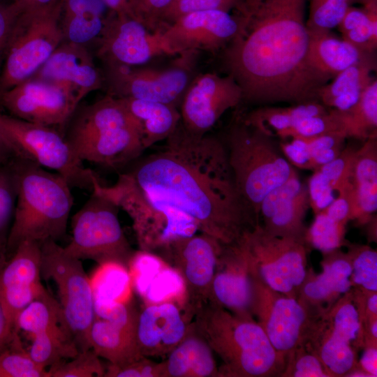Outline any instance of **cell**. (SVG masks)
Returning <instances> with one entry per match:
<instances>
[{
	"mask_svg": "<svg viewBox=\"0 0 377 377\" xmlns=\"http://www.w3.org/2000/svg\"><path fill=\"white\" fill-rule=\"evenodd\" d=\"M165 140L160 150L130 163L111 188L177 208L225 245L260 223L237 190L221 140L193 135L180 123Z\"/></svg>",
	"mask_w": 377,
	"mask_h": 377,
	"instance_id": "6da1fadb",
	"label": "cell"
},
{
	"mask_svg": "<svg viewBox=\"0 0 377 377\" xmlns=\"http://www.w3.org/2000/svg\"><path fill=\"white\" fill-rule=\"evenodd\" d=\"M307 0H243L236 33L221 51L222 67L255 103L318 101L326 83L308 61Z\"/></svg>",
	"mask_w": 377,
	"mask_h": 377,
	"instance_id": "7a4b0ae2",
	"label": "cell"
},
{
	"mask_svg": "<svg viewBox=\"0 0 377 377\" xmlns=\"http://www.w3.org/2000/svg\"><path fill=\"white\" fill-rule=\"evenodd\" d=\"M222 361L219 377L280 376L286 360L253 317L208 302L191 322Z\"/></svg>",
	"mask_w": 377,
	"mask_h": 377,
	"instance_id": "3957f363",
	"label": "cell"
},
{
	"mask_svg": "<svg viewBox=\"0 0 377 377\" xmlns=\"http://www.w3.org/2000/svg\"><path fill=\"white\" fill-rule=\"evenodd\" d=\"M15 163L17 195L6 256L24 241L41 244L64 237L73 203L72 188L60 175L20 157Z\"/></svg>",
	"mask_w": 377,
	"mask_h": 377,
	"instance_id": "277c9868",
	"label": "cell"
},
{
	"mask_svg": "<svg viewBox=\"0 0 377 377\" xmlns=\"http://www.w3.org/2000/svg\"><path fill=\"white\" fill-rule=\"evenodd\" d=\"M65 125L67 128L61 132L83 162L119 168L144 151L138 121L119 98L109 94L82 108L77 107Z\"/></svg>",
	"mask_w": 377,
	"mask_h": 377,
	"instance_id": "5b68a950",
	"label": "cell"
},
{
	"mask_svg": "<svg viewBox=\"0 0 377 377\" xmlns=\"http://www.w3.org/2000/svg\"><path fill=\"white\" fill-rule=\"evenodd\" d=\"M225 147L237 190L260 221L263 198L296 171L279 154L271 136L243 117L235 119L230 127Z\"/></svg>",
	"mask_w": 377,
	"mask_h": 377,
	"instance_id": "8992f818",
	"label": "cell"
},
{
	"mask_svg": "<svg viewBox=\"0 0 377 377\" xmlns=\"http://www.w3.org/2000/svg\"><path fill=\"white\" fill-rule=\"evenodd\" d=\"M62 0L22 9L6 43L0 73V93L32 77L64 40Z\"/></svg>",
	"mask_w": 377,
	"mask_h": 377,
	"instance_id": "52a82bcc",
	"label": "cell"
},
{
	"mask_svg": "<svg viewBox=\"0 0 377 377\" xmlns=\"http://www.w3.org/2000/svg\"><path fill=\"white\" fill-rule=\"evenodd\" d=\"M0 131L18 157L63 177L71 188L91 192L98 176L76 155L63 133L54 126L0 114Z\"/></svg>",
	"mask_w": 377,
	"mask_h": 377,
	"instance_id": "ba28073f",
	"label": "cell"
},
{
	"mask_svg": "<svg viewBox=\"0 0 377 377\" xmlns=\"http://www.w3.org/2000/svg\"><path fill=\"white\" fill-rule=\"evenodd\" d=\"M40 274L52 280L66 329L79 351L91 348L89 332L96 318L91 281L81 260L68 254L57 241L40 244Z\"/></svg>",
	"mask_w": 377,
	"mask_h": 377,
	"instance_id": "9c48e42d",
	"label": "cell"
},
{
	"mask_svg": "<svg viewBox=\"0 0 377 377\" xmlns=\"http://www.w3.org/2000/svg\"><path fill=\"white\" fill-rule=\"evenodd\" d=\"M306 343L330 377H345L359 366L365 332L353 288L316 318Z\"/></svg>",
	"mask_w": 377,
	"mask_h": 377,
	"instance_id": "30bf717a",
	"label": "cell"
},
{
	"mask_svg": "<svg viewBox=\"0 0 377 377\" xmlns=\"http://www.w3.org/2000/svg\"><path fill=\"white\" fill-rule=\"evenodd\" d=\"M72 219V238L64 247L70 256L99 265L114 262L128 267L133 252L118 218L119 207L92 191Z\"/></svg>",
	"mask_w": 377,
	"mask_h": 377,
	"instance_id": "8fae6325",
	"label": "cell"
},
{
	"mask_svg": "<svg viewBox=\"0 0 377 377\" xmlns=\"http://www.w3.org/2000/svg\"><path fill=\"white\" fill-rule=\"evenodd\" d=\"M199 52L178 54L165 68L104 66V86L108 94L117 98H131L158 102L176 107L195 75Z\"/></svg>",
	"mask_w": 377,
	"mask_h": 377,
	"instance_id": "7c38bea8",
	"label": "cell"
},
{
	"mask_svg": "<svg viewBox=\"0 0 377 377\" xmlns=\"http://www.w3.org/2000/svg\"><path fill=\"white\" fill-rule=\"evenodd\" d=\"M252 274L271 288L297 299L307 273L305 242L274 236L260 223L241 238Z\"/></svg>",
	"mask_w": 377,
	"mask_h": 377,
	"instance_id": "4fadbf2b",
	"label": "cell"
},
{
	"mask_svg": "<svg viewBox=\"0 0 377 377\" xmlns=\"http://www.w3.org/2000/svg\"><path fill=\"white\" fill-rule=\"evenodd\" d=\"M96 189L130 216L140 250L156 254L170 243L199 231L192 218L167 204L103 184Z\"/></svg>",
	"mask_w": 377,
	"mask_h": 377,
	"instance_id": "5bb4252c",
	"label": "cell"
},
{
	"mask_svg": "<svg viewBox=\"0 0 377 377\" xmlns=\"http://www.w3.org/2000/svg\"><path fill=\"white\" fill-rule=\"evenodd\" d=\"M222 246L219 241L201 232L177 239L156 253L174 268L183 281L182 310L189 323L209 302Z\"/></svg>",
	"mask_w": 377,
	"mask_h": 377,
	"instance_id": "9a60e30c",
	"label": "cell"
},
{
	"mask_svg": "<svg viewBox=\"0 0 377 377\" xmlns=\"http://www.w3.org/2000/svg\"><path fill=\"white\" fill-rule=\"evenodd\" d=\"M251 274L252 316L286 362L290 353L306 343L318 316L313 314L297 299L271 288L258 276Z\"/></svg>",
	"mask_w": 377,
	"mask_h": 377,
	"instance_id": "2e32d148",
	"label": "cell"
},
{
	"mask_svg": "<svg viewBox=\"0 0 377 377\" xmlns=\"http://www.w3.org/2000/svg\"><path fill=\"white\" fill-rule=\"evenodd\" d=\"M96 54L104 66H138L161 55H175L162 36L141 21L110 10L96 41Z\"/></svg>",
	"mask_w": 377,
	"mask_h": 377,
	"instance_id": "e0dca14e",
	"label": "cell"
},
{
	"mask_svg": "<svg viewBox=\"0 0 377 377\" xmlns=\"http://www.w3.org/2000/svg\"><path fill=\"white\" fill-rule=\"evenodd\" d=\"M79 104L68 87L34 76L0 93L10 115L54 127H64Z\"/></svg>",
	"mask_w": 377,
	"mask_h": 377,
	"instance_id": "ac0fdd59",
	"label": "cell"
},
{
	"mask_svg": "<svg viewBox=\"0 0 377 377\" xmlns=\"http://www.w3.org/2000/svg\"><path fill=\"white\" fill-rule=\"evenodd\" d=\"M241 102L242 89L231 75H195L179 105L180 124L187 133L204 135L227 110Z\"/></svg>",
	"mask_w": 377,
	"mask_h": 377,
	"instance_id": "d6986e66",
	"label": "cell"
},
{
	"mask_svg": "<svg viewBox=\"0 0 377 377\" xmlns=\"http://www.w3.org/2000/svg\"><path fill=\"white\" fill-rule=\"evenodd\" d=\"M10 256L0 273V305L8 325L17 332L20 312L46 290L40 281V243L24 241Z\"/></svg>",
	"mask_w": 377,
	"mask_h": 377,
	"instance_id": "ffe728a7",
	"label": "cell"
},
{
	"mask_svg": "<svg viewBox=\"0 0 377 377\" xmlns=\"http://www.w3.org/2000/svg\"><path fill=\"white\" fill-rule=\"evenodd\" d=\"M237 24L232 14L205 10L184 15L162 29L175 54L184 51L221 52L235 36Z\"/></svg>",
	"mask_w": 377,
	"mask_h": 377,
	"instance_id": "44dd1931",
	"label": "cell"
},
{
	"mask_svg": "<svg viewBox=\"0 0 377 377\" xmlns=\"http://www.w3.org/2000/svg\"><path fill=\"white\" fill-rule=\"evenodd\" d=\"M253 279L241 242L225 245L219 256L209 302L242 316L253 317Z\"/></svg>",
	"mask_w": 377,
	"mask_h": 377,
	"instance_id": "7402d4cb",
	"label": "cell"
},
{
	"mask_svg": "<svg viewBox=\"0 0 377 377\" xmlns=\"http://www.w3.org/2000/svg\"><path fill=\"white\" fill-rule=\"evenodd\" d=\"M309 207L307 184L300 180L295 172L262 200L259 212L263 220L260 225L272 235L305 242L307 228L304 220Z\"/></svg>",
	"mask_w": 377,
	"mask_h": 377,
	"instance_id": "603a6c76",
	"label": "cell"
},
{
	"mask_svg": "<svg viewBox=\"0 0 377 377\" xmlns=\"http://www.w3.org/2000/svg\"><path fill=\"white\" fill-rule=\"evenodd\" d=\"M68 87L80 101L104 86V76L87 46L63 40L33 75Z\"/></svg>",
	"mask_w": 377,
	"mask_h": 377,
	"instance_id": "cb8c5ba5",
	"label": "cell"
},
{
	"mask_svg": "<svg viewBox=\"0 0 377 377\" xmlns=\"http://www.w3.org/2000/svg\"><path fill=\"white\" fill-rule=\"evenodd\" d=\"M190 324L176 302L145 306L138 314L135 326L140 354L146 357L167 355L188 334Z\"/></svg>",
	"mask_w": 377,
	"mask_h": 377,
	"instance_id": "d4e9b609",
	"label": "cell"
},
{
	"mask_svg": "<svg viewBox=\"0 0 377 377\" xmlns=\"http://www.w3.org/2000/svg\"><path fill=\"white\" fill-rule=\"evenodd\" d=\"M322 272L308 269L297 300L313 314L319 316L352 288L351 265L341 249L323 253Z\"/></svg>",
	"mask_w": 377,
	"mask_h": 377,
	"instance_id": "484cf974",
	"label": "cell"
},
{
	"mask_svg": "<svg viewBox=\"0 0 377 377\" xmlns=\"http://www.w3.org/2000/svg\"><path fill=\"white\" fill-rule=\"evenodd\" d=\"M128 263L132 288L145 306L174 302L182 307L184 297L183 281L160 256L140 250L133 253Z\"/></svg>",
	"mask_w": 377,
	"mask_h": 377,
	"instance_id": "4316f807",
	"label": "cell"
},
{
	"mask_svg": "<svg viewBox=\"0 0 377 377\" xmlns=\"http://www.w3.org/2000/svg\"><path fill=\"white\" fill-rule=\"evenodd\" d=\"M344 193L350 207V220L367 223L377 209V136L355 150ZM339 194V193H338Z\"/></svg>",
	"mask_w": 377,
	"mask_h": 377,
	"instance_id": "83f0119b",
	"label": "cell"
},
{
	"mask_svg": "<svg viewBox=\"0 0 377 377\" xmlns=\"http://www.w3.org/2000/svg\"><path fill=\"white\" fill-rule=\"evenodd\" d=\"M159 362L161 377H219L214 352L193 327L186 337Z\"/></svg>",
	"mask_w": 377,
	"mask_h": 377,
	"instance_id": "f1b7e54d",
	"label": "cell"
},
{
	"mask_svg": "<svg viewBox=\"0 0 377 377\" xmlns=\"http://www.w3.org/2000/svg\"><path fill=\"white\" fill-rule=\"evenodd\" d=\"M308 31L309 66L325 83L371 54L338 38L331 30Z\"/></svg>",
	"mask_w": 377,
	"mask_h": 377,
	"instance_id": "f546056e",
	"label": "cell"
},
{
	"mask_svg": "<svg viewBox=\"0 0 377 377\" xmlns=\"http://www.w3.org/2000/svg\"><path fill=\"white\" fill-rule=\"evenodd\" d=\"M376 67V52L368 54L320 87L317 91L318 101L330 109L339 111L350 109L376 79L373 73Z\"/></svg>",
	"mask_w": 377,
	"mask_h": 377,
	"instance_id": "4dcf8cb0",
	"label": "cell"
},
{
	"mask_svg": "<svg viewBox=\"0 0 377 377\" xmlns=\"http://www.w3.org/2000/svg\"><path fill=\"white\" fill-rule=\"evenodd\" d=\"M119 98L140 124L144 150L165 140L180 123V112L175 105L131 98Z\"/></svg>",
	"mask_w": 377,
	"mask_h": 377,
	"instance_id": "1f68e13d",
	"label": "cell"
},
{
	"mask_svg": "<svg viewBox=\"0 0 377 377\" xmlns=\"http://www.w3.org/2000/svg\"><path fill=\"white\" fill-rule=\"evenodd\" d=\"M107 7L102 0H62L64 40L83 45L96 42L103 28Z\"/></svg>",
	"mask_w": 377,
	"mask_h": 377,
	"instance_id": "d6a6232c",
	"label": "cell"
},
{
	"mask_svg": "<svg viewBox=\"0 0 377 377\" xmlns=\"http://www.w3.org/2000/svg\"><path fill=\"white\" fill-rule=\"evenodd\" d=\"M91 348L109 364L124 365L142 356L138 349L135 332L96 317L90 329Z\"/></svg>",
	"mask_w": 377,
	"mask_h": 377,
	"instance_id": "836d02e7",
	"label": "cell"
},
{
	"mask_svg": "<svg viewBox=\"0 0 377 377\" xmlns=\"http://www.w3.org/2000/svg\"><path fill=\"white\" fill-rule=\"evenodd\" d=\"M330 108L318 101L297 103L289 107H261L243 117L244 120L272 137L290 128L297 121L325 114Z\"/></svg>",
	"mask_w": 377,
	"mask_h": 377,
	"instance_id": "e575fe53",
	"label": "cell"
},
{
	"mask_svg": "<svg viewBox=\"0 0 377 377\" xmlns=\"http://www.w3.org/2000/svg\"><path fill=\"white\" fill-rule=\"evenodd\" d=\"M16 329L18 333L23 331L32 336L45 332L66 333L70 335L59 302L47 290L20 312Z\"/></svg>",
	"mask_w": 377,
	"mask_h": 377,
	"instance_id": "d590c367",
	"label": "cell"
},
{
	"mask_svg": "<svg viewBox=\"0 0 377 377\" xmlns=\"http://www.w3.org/2000/svg\"><path fill=\"white\" fill-rule=\"evenodd\" d=\"M339 112L348 138L364 141L371 136H377L376 79L367 87L354 106Z\"/></svg>",
	"mask_w": 377,
	"mask_h": 377,
	"instance_id": "8d00e7d4",
	"label": "cell"
},
{
	"mask_svg": "<svg viewBox=\"0 0 377 377\" xmlns=\"http://www.w3.org/2000/svg\"><path fill=\"white\" fill-rule=\"evenodd\" d=\"M90 281L94 300L128 302L132 286L126 266L114 262L101 264Z\"/></svg>",
	"mask_w": 377,
	"mask_h": 377,
	"instance_id": "74e56055",
	"label": "cell"
},
{
	"mask_svg": "<svg viewBox=\"0 0 377 377\" xmlns=\"http://www.w3.org/2000/svg\"><path fill=\"white\" fill-rule=\"evenodd\" d=\"M28 353L36 364L47 369L54 364L73 358L79 350L69 334L45 332L33 336Z\"/></svg>",
	"mask_w": 377,
	"mask_h": 377,
	"instance_id": "f35d334b",
	"label": "cell"
},
{
	"mask_svg": "<svg viewBox=\"0 0 377 377\" xmlns=\"http://www.w3.org/2000/svg\"><path fill=\"white\" fill-rule=\"evenodd\" d=\"M351 265L350 281L353 288L364 293L377 291V252L368 245H345Z\"/></svg>",
	"mask_w": 377,
	"mask_h": 377,
	"instance_id": "ab89813d",
	"label": "cell"
},
{
	"mask_svg": "<svg viewBox=\"0 0 377 377\" xmlns=\"http://www.w3.org/2000/svg\"><path fill=\"white\" fill-rule=\"evenodd\" d=\"M346 224L322 210L315 215L313 222L306 228L305 242L322 253L341 249L348 242L345 239Z\"/></svg>",
	"mask_w": 377,
	"mask_h": 377,
	"instance_id": "60d3db41",
	"label": "cell"
},
{
	"mask_svg": "<svg viewBox=\"0 0 377 377\" xmlns=\"http://www.w3.org/2000/svg\"><path fill=\"white\" fill-rule=\"evenodd\" d=\"M15 158L0 165V242L6 246L17 201Z\"/></svg>",
	"mask_w": 377,
	"mask_h": 377,
	"instance_id": "b9f144b4",
	"label": "cell"
},
{
	"mask_svg": "<svg viewBox=\"0 0 377 377\" xmlns=\"http://www.w3.org/2000/svg\"><path fill=\"white\" fill-rule=\"evenodd\" d=\"M334 132H343L346 134L340 112L330 108L325 114L297 121L279 137L281 138H310Z\"/></svg>",
	"mask_w": 377,
	"mask_h": 377,
	"instance_id": "7bdbcfd3",
	"label": "cell"
},
{
	"mask_svg": "<svg viewBox=\"0 0 377 377\" xmlns=\"http://www.w3.org/2000/svg\"><path fill=\"white\" fill-rule=\"evenodd\" d=\"M0 377H48V371L31 359L20 341L0 355Z\"/></svg>",
	"mask_w": 377,
	"mask_h": 377,
	"instance_id": "ee69618b",
	"label": "cell"
},
{
	"mask_svg": "<svg viewBox=\"0 0 377 377\" xmlns=\"http://www.w3.org/2000/svg\"><path fill=\"white\" fill-rule=\"evenodd\" d=\"M243 0H172L160 16L158 30L191 13L218 10L230 13Z\"/></svg>",
	"mask_w": 377,
	"mask_h": 377,
	"instance_id": "f6af8a7d",
	"label": "cell"
},
{
	"mask_svg": "<svg viewBox=\"0 0 377 377\" xmlns=\"http://www.w3.org/2000/svg\"><path fill=\"white\" fill-rule=\"evenodd\" d=\"M47 371L48 377H102L105 376V368L90 348L79 351L68 362L64 360L51 366Z\"/></svg>",
	"mask_w": 377,
	"mask_h": 377,
	"instance_id": "bcb514c9",
	"label": "cell"
},
{
	"mask_svg": "<svg viewBox=\"0 0 377 377\" xmlns=\"http://www.w3.org/2000/svg\"><path fill=\"white\" fill-rule=\"evenodd\" d=\"M309 31L331 30L337 27L350 5L349 0H307Z\"/></svg>",
	"mask_w": 377,
	"mask_h": 377,
	"instance_id": "7dc6e473",
	"label": "cell"
},
{
	"mask_svg": "<svg viewBox=\"0 0 377 377\" xmlns=\"http://www.w3.org/2000/svg\"><path fill=\"white\" fill-rule=\"evenodd\" d=\"M280 377H330L324 364L304 343L290 353Z\"/></svg>",
	"mask_w": 377,
	"mask_h": 377,
	"instance_id": "c3c4849f",
	"label": "cell"
},
{
	"mask_svg": "<svg viewBox=\"0 0 377 377\" xmlns=\"http://www.w3.org/2000/svg\"><path fill=\"white\" fill-rule=\"evenodd\" d=\"M94 311L96 317L135 332L138 313L128 302L94 300Z\"/></svg>",
	"mask_w": 377,
	"mask_h": 377,
	"instance_id": "681fc988",
	"label": "cell"
},
{
	"mask_svg": "<svg viewBox=\"0 0 377 377\" xmlns=\"http://www.w3.org/2000/svg\"><path fill=\"white\" fill-rule=\"evenodd\" d=\"M367 8V21L343 34L342 38L362 52H376L377 47V5Z\"/></svg>",
	"mask_w": 377,
	"mask_h": 377,
	"instance_id": "f907efd6",
	"label": "cell"
},
{
	"mask_svg": "<svg viewBox=\"0 0 377 377\" xmlns=\"http://www.w3.org/2000/svg\"><path fill=\"white\" fill-rule=\"evenodd\" d=\"M105 377H161L159 363L143 357L124 365L109 364Z\"/></svg>",
	"mask_w": 377,
	"mask_h": 377,
	"instance_id": "816d5d0a",
	"label": "cell"
},
{
	"mask_svg": "<svg viewBox=\"0 0 377 377\" xmlns=\"http://www.w3.org/2000/svg\"><path fill=\"white\" fill-rule=\"evenodd\" d=\"M22 10V8L15 1L9 4L0 3V73L8 36Z\"/></svg>",
	"mask_w": 377,
	"mask_h": 377,
	"instance_id": "f5cc1de1",
	"label": "cell"
},
{
	"mask_svg": "<svg viewBox=\"0 0 377 377\" xmlns=\"http://www.w3.org/2000/svg\"><path fill=\"white\" fill-rule=\"evenodd\" d=\"M138 1V13L142 22L151 31H159L160 16L172 0Z\"/></svg>",
	"mask_w": 377,
	"mask_h": 377,
	"instance_id": "db71d44e",
	"label": "cell"
},
{
	"mask_svg": "<svg viewBox=\"0 0 377 377\" xmlns=\"http://www.w3.org/2000/svg\"><path fill=\"white\" fill-rule=\"evenodd\" d=\"M369 15L367 8L349 6L337 27L341 35L364 23Z\"/></svg>",
	"mask_w": 377,
	"mask_h": 377,
	"instance_id": "11a10c76",
	"label": "cell"
},
{
	"mask_svg": "<svg viewBox=\"0 0 377 377\" xmlns=\"http://www.w3.org/2000/svg\"><path fill=\"white\" fill-rule=\"evenodd\" d=\"M20 341L19 333L10 327L0 305V355Z\"/></svg>",
	"mask_w": 377,
	"mask_h": 377,
	"instance_id": "9f6ffc18",
	"label": "cell"
},
{
	"mask_svg": "<svg viewBox=\"0 0 377 377\" xmlns=\"http://www.w3.org/2000/svg\"><path fill=\"white\" fill-rule=\"evenodd\" d=\"M363 353L358 360L359 366L371 377L377 376V343L367 342L363 348Z\"/></svg>",
	"mask_w": 377,
	"mask_h": 377,
	"instance_id": "6f0895ef",
	"label": "cell"
},
{
	"mask_svg": "<svg viewBox=\"0 0 377 377\" xmlns=\"http://www.w3.org/2000/svg\"><path fill=\"white\" fill-rule=\"evenodd\" d=\"M17 157L16 152L0 131V165L9 163Z\"/></svg>",
	"mask_w": 377,
	"mask_h": 377,
	"instance_id": "680465c9",
	"label": "cell"
},
{
	"mask_svg": "<svg viewBox=\"0 0 377 377\" xmlns=\"http://www.w3.org/2000/svg\"><path fill=\"white\" fill-rule=\"evenodd\" d=\"M59 0H14L22 9L32 6H41L56 3Z\"/></svg>",
	"mask_w": 377,
	"mask_h": 377,
	"instance_id": "91938a15",
	"label": "cell"
},
{
	"mask_svg": "<svg viewBox=\"0 0 377 377\" xmlns=\"http://www.w3.org/2000/svg\"><path fill=\"white\" fill-rule=\"evenodd\" d=\"M345 377H371L369 374L363 370L360 366L347 373Z\"/></svg>",
	"mask_w": 377,
	"mask_h": 377,
	"instance_id": "94428289",
	"label": "cell"
},
{
	"mask_svg": "<svg viewBox=\"0 0 377 377\" xmlns=\"http://www.w3.org/2000/svg\"><path fill=\"white\" fill-rule=\"evenodd\" d=\"M349 3L350 6L359 3L362 7H370L377 5V0H349Z\"/></svg>",
	"mask_w": 377,
	"mask_h": 377,
	"instance_id": "6125c7cd",
	"label": "cell"
},
{
	"mask_svg": "<svg viewBox=\"0 0 377 377\" xmlns=\"http://www.w3.org/2000/svg\"><path fill=\"white\" fill-rule=\"evenodd\" d=\"M6 257V246L0 242V273L5 265Z\"/></svg>",
	"mask_w": 377,
	"mask_h": 377,
	"instance_id": "be15d7a7",
	"label": "cell"
},
{
	"mask_svg": "<svg viewBox=\"0 0 377 377\" xmlns=\"http://www.w3.org/2000/svg\"></svg>",
	"mask_w": 377,
	"mask_h": 377,
	"instance_id": "e7e4bbea",
	"label": "cell"
}]
</instances>
